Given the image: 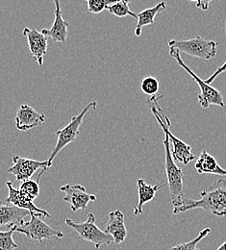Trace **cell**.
Masks as SVG:
<instances>
[{
  "mask_svg": "<svg viewBox=\"0 0 226 250\" xmlns=\"http://www.w3.org/2000/svg\"><path fill=\"white\" fill-rule=\"evenodd\" d=\"M6 186L9 190V194L6 199L7 203L12 204L20 209L26 210L30 213V215L35 214V215H39L45 218H51V216L48 214L47 211L41 209L34 204V198L32 196L23 192L20 188H14L13 183L11 181H7Z\"/></svg>",
  "mask_w": 226,
  "mask_h": 250,
  "instance_id": "8fae6325",
  "label": "cell"
},
{
  "mask_svg": "<svg viewBox=\"0 0 226 250\" xmlns=\"http://www.w3.org/2000/svg\"><path fill=\"white\" fill-rule=\"evenodd\" d=\"M219 43L215 41L206 40L196 36L191 40H170L168 41L169 49H176L190 56L201 60H211L216 57Z\"/></svg>",
  "mask_w": 226,
  "mask_h": 250,
  "instance_id": "277c9868",
  "label": "cell"
},
{
  "mask_svg": "<svg viewBox=\"0 0 226 250\" xmlns=\"http://www.w3.org/2000/svg\"><path fill=\"white\" fill-rule=\"evenodd\" d=\"M88 3V11L92 14H100L109 5L117 3L121 0H85Z\"/></svg>",
  "mask_w": 226,
  "mask_h": 250,
  "instance_id": "d4e9b609",
  "label": "cell"
},
{
  "mask_svg": "<svg viewBox=\"0 0 226 250\" xmlns=\"http://www.w3.org/2000/svg\"><path fill=\"white\" fill-rule=\"evenodd\" d=\"M65 222L80 238L92 243L97 250H99L102 246H110L114 242L111 235L99 229L96 223V216L93 213L88 215L84 222H75L69 219H65Z\"/></svg>",
  "mask_w": 226,
  "mask_h": 250,
  "instance_id": "52a82bcc",
  "label": "cell"
},
{
  "mask_svg": "<svg viewBox=\"0 0 226 250\" xmlns=\"http://www.w3.org/2000/svg\"></svg>",
  "mask_w": 226,
  "mask_h": 250,
  "instance_id": "f546056e",
  "label": "cell"
},
{
  "mask_svg": "<svg viewBox=\"0 0 226 250\" xmlns=\"http://www.w3.org/2000/svg\"><path fill=\"white\" fill-rule=\"evenodd\" d=\"M60 190L65 193L63 200L69 204L72 212L85 210L90 202L97 200V196L95 194L88 193L85 188L78 184H67L60 188Z\"/></svg>",
  "mask_w": 226,
  "mask_h": 250,
  "instance_id": "30bf717a",
  "label": "cell"
},
{
  "mask_svg": "<svg viewBox=\"0 0 226 250\" xmlns=\"http://www.w3.org/2000/svg\"><path fill=\"white\" fill-rule=\"evenodd\" d=\"M46 169H41V173L38 175L37 179L36 180H31V179H28L26 181H23L21 182V186H20V189L22 190L23 192L29 194L30 196H32L34 199H36L39 195H40V179L41 177V175L43 174V172L45 171Z\"/></svg>",
  "mask_w": 226,
  "mask_h": 250,
  "instance_id": "44dd1931",
  "label": "cell"
},
{
  "mask_svg": "<svg viewBox=\"0 0 226 250\" xmlns=\"http://www.w3.org/2000/svg\"><path fill=\"white\" fill-rule=\"evenodd\" d=\"M169 55L174 58V60L177 62L178 65L180 67H182L193 79L197 83L199 90H200V94H198V102L200 104V106L203 109H208L210 106L212 105H216V106H220L222 108H225V101H224V95L223 94L217 90L216 88L212 87L211 85L207 84L204 80H202L201 78H199L194 71L183 62L180 52L176 49H169Z\"/></svg>",
  "mask_w": 226,
  "mask_h": 250,
  "instance_id": "8992f818",
  "label": "cell"
},
{
  "mask_svg": "<svg viewBox=\"0 0 226 250\" xmlns=\"http://www.w3.org/2000/svg\"><path fill=\"white\" fill-rule=\"evenodd\" d=\"M11 159L14 165L8 168V172L13 174L16 177L18 182H23L30 179L34 173L41 168L47 169V160L46 161H36L32 159L19 156V155H11Z\"/></svg>",
  "mask_w": 226,
  "mask_h": 250,
  "instance_id": "9c48e42d",
  "label": "cell"
},
{
  "mask_svg": "<svg viewBox=\"0 0 226 250\" xmlns=\"http://www.w3.org/2000/svg\"><path fill=\"white\" fill-rule=\"evenodd\" d=\"M97 101H92L90 102L81 112L80 114L74 116L71 118L69 124L65 125L64 128L56 131V136H57V143L56 146H54L51 154L47 159V167H50L52 166L53 160L56 158V156L60 153L65 148L66 146L69 144L73 143L76 141V139L79 136V129L81 125L83 124L85 116L90 112L91 110H96L97 109Z\"/></svg>",
  "mask_w": 226,
  "mask_h": 250,
  "instance_id": "5b68a950",
  "label": "cell"
},
{
  "mask_svg": "<svg viewBox=\"0 0 226 250\" xmlns=\"http://www.w3.org/2000/svg\"><path fill=\"white\" fill-rule=\"evenodd\" d=\"M195 209H202L216 217L226 218V181L221 178L207 189L200 192V198H183L180 204L173 207L172 213L179 215Z\"/></svg>",
  "mask_w": 226,
  "mask_h": 250,
  "instance_id": "6da1fadb",
  "label": "cell"
},
{
  "mask_svg": "<svg viewBox=\"0 0 226 250\" xmlns=\"http://www.w3.org/2000/svg\"><path fill=\"white\" fill-rule=\"evenodd\" d=\"M212 232V229L207 227L204 228L203 230H201L198 234V236L196 238H194V240L188 242V243H183L180 245H177L168 250H200L197 248L198 243H200L204 238H206L210 233Z\"/></svg>",
  "mask_w": 226,
  "mask_h": 250,
  "instance_id": "7402d4cb",
  "label": "cell"
},
{
  "mask_svg": "<svg viewBox=\"0 0 226 250\" xmlns=\"http://www.w3.org/2000/svg\"><path fill=\"white\" fill-rule=\"evenodd\" d=\"M18 227L12 228L7 231H0V250H15L18 249V245L13 239V234Z\"/></svg>",
  "mask_w": 226,
  "mask_h": 250,
  "instance_id": "603a6c76",
  "label": "cell"
},
{
  "mask_svg": "<svg viewBox=\"0 0 226 250\" xmlns=\"http://www.w3.org/2000/svg\"><path fill=\"white\" fill-rule=\"evenodd\" d=\"M29 215L30 213L26 210L0 201V229L7 228V230H10L20 227L25 222L24 219Z\"/></svg>",
  "mask_w": 226,
  "mask_h": 250,
  "instance_id": "5bb4252c",
  "label": "cell"
},
{
  "mask_svg": "<svg viewBox=\"0 0 226 250\" xmlns=\"http://www.w3.org/2000/svg\"><path fill=\"white\" fill-rule=\"evenodd\" d=\"M217 250H226V241L220 247V248H218Z\"/></svg>",
  "mask_w": 226,
  "mask_h": 250,
  "instance_id": "83f0119b",
  "label": "cell"
},
{
  "mask_svg": "<svg viewBox=\"0 0 226 250\" xmlns=\"http://www.w3.org/2000/svg\"><path fill=\"white\" fill-rule=\"evenodd\" d=\"M191 1H197V0H191Z\"/></svg>",
  "mask_w": 226,
  "mask_h": 250,
  "instance_id": "f1b7e54d",
  "label": "cell"
},
{
  "mask_svg": "<svg viewBox=\"0 0 226 250\" xmlns=\"http://www.w3.org/2000/svg\"><path fill=\"white\" fill-rule=\"evenodd\" d=\"M31 219L25 221L21 226L16 229V232L24 234L28 239L43 244L44 240L62 239L64 238L63 232L53 229L48 224L41 220V216L31 214Z\"/></svg>",
  "mask_w": 226,
  "mask_h": 250,
  "instance_id": "ba28073f",
  "label": "cell"
},
{
  "mask_svg": "<svg viewBox=\"0 0 226 250\" xmlns=\"http://www.w3.org/2000/svg\"><path fill=\"white\" fill-rule=\"evenodd\" d=\"M130 2H131V0H121V1H119L117 3L109 5L106 8V10L110 14H112V15L118 17V18H125L127 16H130V17H132V18L137 20V18H138L137 14H135L134 12H132L130 10Z\"/></svg>",
  "mask_w": 226,
  "mask_h": 250,
  "instance_id": "ffe728a7",
  "label": "cell"
},
{
  "mask_svg": "<svg viewBox=\"0 0 226 250\" xmlns=\"http://www.w3.org/2000/svg\"><path fill=\"white\" fill-rule=\"evenodd\" d=\"M46 121V117L43 114L37 112L28 104H22L19 108L15 122L16 127L19 131L26 132L43 125Z\"/></svg>",
  "mask_w": 226,
  "mask_h": 250,
  "instance_id": "7c38bea8",
  "label": "cell"
},
{
  "mask_svg": "<svg viewBox=\"0 0 226 250\" xmlns=\"http://www.w3.org/2000/svg\"><path fill=\"white\" fill-rule=\"evenodd\" d=\"M140 88L146 95L153 96L159 91V80L155 77L147 76L142 80Z\"/></svg>",
  "mask_w": 226,
  "mask_h": 250,
  "instance_id": "cb8c5ba5",
  "label": "cell"
},
{
  "mask_svg": "<svg viewBox=\"0 0 226 250\" xmlns=\"http://www.w3.org/2000/svg\"><path fill=\"white\" fill-rule=\"evenodd\" d=\"M164 95H160L156 97L155 95L150 96V99L148 100V104L150 107V111L153 114L154 118L157 120L158 124L161 126L164 133L167 134L170 145H172V151L171 155L174 161H177L184 166L189 165L192 161L194 160V155L192 152L191 146L184 143L182 140L175 137L169 130L170 122L168 117L165 115V113L163 111V109L159 104V100L163 98Z\"/></svg>",
  "mask_w": 226,
  "mask_h": 250,
  "instance_id": "7a4b0ae2",
  "label": "cell"
},
{
  "mask_svg": "<svg viewBox=\"0 0 226 250\" xmlns=\"http://www.w3.org/2000/svg\"><path fill=\"white\" fill-rule=\"evenodd\" d=\"M163 145L164 147V169L166 174V183L169 190L170 201L173 207L180 204L184 195V171L180 168L173 160L171 155L170 141L167 134L164 133V138L163 140Z\"/></svg>",
  "mask_w": 226,
  "mask_h": 250,
  "instance_id": "3957f363",
  "label": "cell"
},
{
  "mask_svg": "<svg viewBox=\"0 0 226 250\" xmlns=\"http://www.w3.org/2000/svg\"><path fill=\"white\" fill-rule=\"evenodd\" d=\"M108 218L109 219L104 231L112 236L117 245H121L127 237L124 215L121 210H114L109 213Z\"/></svg>",
  "mask_w": 226,
  "mask_h": 250,
  "instance_id": "2e32d148",
  "label": "cell"
},
{
  "mask_svg": "<svg viewBox=\"0 0 226 250\" xmlns=\"http://www.w3.org/2000/svg\"><path fill=\"white\" fill-rule=\"evenodd\" d=\"M213 0H197L196 7L201 9L202 11H207L209 9V5Z\"/></svg>",
  "mask_w": 226,
  "mask_h": 250,
  "instance_id": "4316f807",
  "label": "cell"
},
{
  "mask_svg": "<svg viewBox=\"0 0 226 250\" xmlns=\"http://www.w3.org/2000/svg\"><path fill=\"white\" fill-rule=\"evenodd\" d=\"M164 186V184H158V185H150L145 182L144 179H138L137 180V188H138V204L134 208V215L139 216L144 214V206L147 202L152 201L156 197V193L160 190V188Z\"/></svg>",
  "mask_w": 226,
  "mask_h": 250,
  "instance_id": "e0dca14e",
  "label": "cell"
},
{
  "mask_svg": "<svg viewBox=\"0 0 226 250\" xmlns=\"http://www.w3.org/2000/svg\"><path fill=\"white\" fill-rule=\"evenodd\" d=\"M226 70V61L223 65H221L209 78H207L206 80H204L207 84H209V85H211L215 80H216V78L219 76V75H221L223 72H225Z\"/></svg>",
  "mask_w": 226,
  "mask_h": 250,
  "instance_id": "484cf974",
  "label": "cell"
},
{
  "mask_svg": "<svg viewBox=\"0 0 226 250\" xmlns=\"http://www.w3.org/2000/svg\"><path fill=\"white\" fill-rule=\"evenodd\" d=\"M55 6V19L53 25L50 29H42L41 34L45 37H49L55 42L65 43L68 36V27L69 23L64 20L63 12L61 8V0H52Z\"/></svg>",
  "mask_w": 226,
  "mask_h": 250,
  "instance_id": "9a60e30c",
  "label": "cell"
},
{
  "mask_svg": "<svg viewBox=\"0 0 226 250\" xmlns=\"http://www.w3.org/2000/svg\"><path fill=\"white\" fill-rule=\"evenodd\" d=\"M22 34L27 39L33 60H35L40 66H41L43 64L44 56L47 52V37H45L41 34V32H39L35 28L28 27H25L23 29Z\"/></svg>",
  "mask_w": 226,
  "mask_h": 250,
  "instance_id": "4fadbf2b",
  "label": "cell"
},
{
  "mask_svg": "<svg viewBox=\"0 0 226 250\" xmlns=\"http://www.w3.org/2000/svg\"><path fill=\"white\" fill-rule=\"evenodd\" d=\"M166 9V3L164 1H161L156 4L154 7L145 9L139 14H137V21L138 23L135 28V35L137 37H141L143 27L146 25H152L155 22V18L158 14L164 12Z\"/></svg>",
  "mask_w": 226,
  "mask_h": 250,
  "instance_id": "d6986e66",
  "label": "cell"
},
{
  "mask_svg": "<svg viewBox=\"0 0 226 250\" xmlns=\"http://www.w3.org/2000/svg\"><path fill=\"white\" fill-rule=\"evenodd\" d=\"M194 167L199 174H213L226 176V169L223 168L216 158L209 154L207 151H202L198 157Z\"/></svg>",
  "mask_w": 226,
  "mask_h": 250,
  "instance_id": "ac0fdd59",
  "label": "cell"
}]
</instances>
